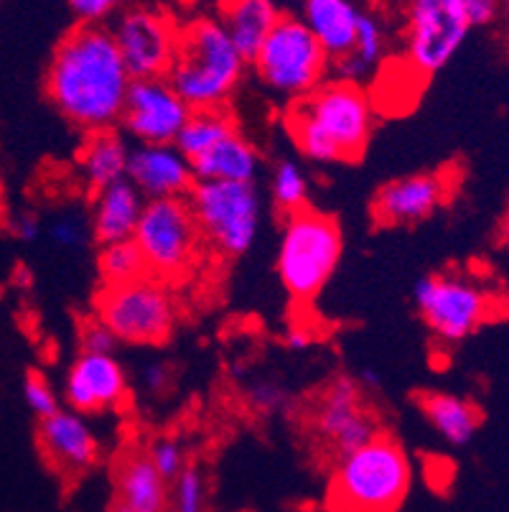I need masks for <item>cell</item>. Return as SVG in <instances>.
I'll return each mask as SVG.
<instances>
[{"label":"cell","mask_w":509,"mask_h":512,"mask_svg":"<svg viewBox=\"0 0 509 512\" xmlns=\"http://www.w3.org/2000/svg\"><path fill=\"white\" fill-rule=\"evenodd\" d=\"M133 77L110 26L79 23L51 54L46 97L54 110L84 136L118 128Z\"/></svg>","instance_id":"6da1fadb"},{"label":"cell","mask_w":509,"mask_h":512,"mask_svg":"<svg viewBox=\"0 0 509 512\" xmlns=\"http://www.w3.org/2000/svg\"><path fill=\"white\" fill-rule=\"evenodd\" d=\"M375 120V105L364 85L339 77L291 102L286 110L293 146L316 166L359 161L370 146Z\"/></svg>","instance_id":"7a4b0ae2"},{"label":"cell","mask_w":509,"mask_h":512,"mask_svg":"<svg viewBox=\"0 0 509 512\" xmlns=\"http://www.w3.org/2000/svg\"><path fill=\"white\" fill-rule=\"evenodd\" d=\"M413 487V462L395 436L377 434L359 449L336 456L326 487L334 512H398Z\"/></svg>","instance_id":"3957f363"},{"label":"cell","mask_w":509,"mask_h":512,"mask_svg":"<svg viewBox=\"0 0 509 512\" xmlns=\"http://www.w3.org/2000/svg\"><path fill=\"white\" fill-rule=\"evenodd\" d=\"M247 62L217 16H199L181 26L179 51L168 82L191 110L230 105L245 79Z\"/></svg>","instance_id":"277c9868"},{"label":"cell","mask_w":509,"mask_h":512,"mask_svg":"<svg viewBox=\"0 0 509 512\" xmlns=\"http://www.w3.org/2000/svg\"><path fill=\"white\" fill-rule=\"evenodd\" d=\"M499 21V0H410L403 59L415 77H433L464 49L474 29Z\"/></svg>","instance_id":"5b68a950"},{"label":"cell","mask_w":509,"mask_h":512,"mask_svg":"<svg viewBox=\"0 0 509 512\" xmlns=\"http://www.w3.org/2000/svg\"><path fill=\"white\" fill-rule=\"evenodd\" d=\"M344 237L339 222L319 209H301L283 217L275 273L296 304L314 301L342 260Z\"/></svg>","instance_id":"8992f818"},{"label":"cell","mask_w":509,"mask_h":512,"mask_svg":"<svg viewBox=\"0 0 509 512\" xmlns=\"http://www.w3.org/2000/svg\"><path fill=\"white\" fill-rule=\"evenodd\" d=\"M250 67L270 95L291 105L324 85L331 59L298 13H283Z\"/></svg>","instance_id":"52a82bcc"},{"label":"cell","mask_w":509,"mask_h":512,"mask_svg":"<svg viewBox=\"0 0 509 512\" xmlns=\"http://www.w3.org/2000/svg\"><path fill=\"white\" fill-rule=\"evenodd\" d=\"M202 240L219 258H245L263 230V194L258 184L196 181L189 197Z\"/></svg>","instance_id":"ba28073f"},{"label":"cell","mask_w":509,"mask_h":512,"mask_svg":"<svg viewBox=\"0 0 509 512\" xmlns=\"http://www.w3.org/2000/svg\"><path fill=\"white\" fill-rule=\"evenodd\" d=\"M95 316L105 321L120 344L161 347L174 334L179 304L166 281L146 276L123 286H102Z\"/></svg>","instance_id":"9c48e42d"},{"label":"cell","mask_w":509,"mask_h":512,"mask_svg":"<svg viewBox=\"0 0 509 512\" xmlns=\"http://www.w3.org/2000/svg\"><path fill=\"white\" fill-rule=\"evenodd\" d=\"M146 258L148 273L174 283L189 276L202 258V232L186 197L148 199L133 235Z\"/></svg>","instance_id":"30bf717a"},{"label":"cell","mask_w":509,"mask_h":512,"mask_svg":"<svg viewBox=\"0 0 509 512\" xmlns=\"http://www.w3.org/2000/svg\"><path fill=\"white\" fill-rule=\"evenodd\" d=\"M413 304L428 332L446 344H459L479 332L492 316L487 288L459 273H433L413 288Z\"/></svg>","instance_id":"8fae6325"},{"label":"cell","mask_w":509,"mask_h":512,"mask_svg":"<svg viewBox=\"0 0 509 512\" xmlns=\"http://www.w3.org/2000/svg\"><path fill=\"white\" fill-rule=\"evenodd\" d=\"M110 31L130 77H168L181 39V26L171 13L138 3L112 18Z\"/></svg>","instance_id":"7c38bea8"},{"label":"cell","mask_w":509,"mask_h":512,"mask_svg":"<svg viewBox=\"0 0 509 512\" xmlns=\"http://www.w3.org/2000/svg\"><path fill=\"white\" fill-rule=\"evenodd\" d=\"M308 423L316 441L334 451V456L349 454L380 434L377 416L364 406L362 388L347 375L331 380L316 398Z\"/></svg>","instance_id":"4fadbf2b"},{"label":"cell","mask_w":509,"mask_h":512,"mask_svg":"<svg viewBox=\"0 0 509 512\" xmlns=\"http://www.w3.org/2000/svg\"><path fill=\"white\" fill-rule=\"evenodd\" d=\"M189 115L191 107L174 90L168 77L133 79L118 128L135 143L161 146L176 143Z\"/></svg>","instance_id":"5bb4252c"},{"label":"cell","mask_w":509,"mask_h":512,"mask_svg":"<svg viewBox=\"0 0 509 512\" xmlns=\"http://www.w3.org/2000/svg\"><path fill=\"white\" fill-rule=\"evenodd\" d=\"M130 390L128 372L115 355L79 352L64 375L62 400L82 416L118 411Z\"/></svg>","instance_id":"9a60e30c"},{"label":"cell","mask_w":509,"mask_h":512,"mask_svg":"<svg viewBox=\"0 0 509 512\" xmlns=\"http://www.w3.org/2000/svg\"><path fill=\"white\" fill-rule=\"evenodd\" d=\"M451 194V176L418 171L387 181L372 199V220L380 227H413L443 207Z\"/></svg>","instance_id":"2e32d148"},{"label":"cell","mask_w":509,"mask_h":512,"mask_svg":"<svg viewBox=\"0 0 509 512\" xmlns=\"http://www.w3.org/2000/svg\"><path fill=\"white\" fill-rule=\"evenodd\" d=\"M39 446L49 467L67 477L90 472L102 454L100 436L87 416L64 406L39 421Z\"/></svg>","instance_id":"e0dca14e"},{"label":"cell","mask_w":509,"mask_h":512,"mask_svg":"<svg viewBox=\"0 0 509 512\" xmlns=\"http://www.w3.org/2000/svg\"><path fill=\"white\" fill-rule=\"evenodd\" d=\"M128 181L146 199L189 197L196 184L191 161L174 143H135L130 148Z\"/></svg>","instance_id":"ac0fdd59"},{"label":"cell","mask_w":509,"mask_h":512,"mask_svg":"<svg viewBox=\"0 0 509 512\" xmlns=\"http://www.w3.org/2000/svg\"><path fill=\"white\" fill-rule=\"evenodd\" d=\"M146 202L148 199L128 179H120L100 189V192H95L90 207L92 240L97 245L133 240L135 227H138L140 214L146 209Z\"/></svg>","instance_id":"d6986e66"},{"label":"cell","mask_w":509,"mask_h":512,"mask_svg":"<svg viewBox=\"0 0 509 512\" xmlns=\"http://www.w3.org/2000/svg\"><path fill=\"white\" fill-rule=\"evenodd\" d=\"M362 13L354 0H303L298 16L329 54L331 64H336L352 51Z\"/></svg>","instance_id":"ffe728a7"},{"label":"cell","mask_w":509,"mask_h":512,"mask_svg":"<svg viewBox=\"0 0 509 512\" xmlns=\"http://www.w3.org/2000/svg\"><path fill=\"white\" fill-rule=\"evenodd\" d=\"M130 143L120 128H105L87 133L79 146L77 164L82 174L84 186L92 194L115 184L120 179H128L130 164Z\"/></svg>","instance_id":"44dd1931"},{"label":"cell","mask_w":509,"mask_h":512,"mask_svg":"<svg viewBox=\"0 0 509 512\" xmlns=\"http://www.w3.org/2000/svg\"><path fill=\"white\" fill-rule=\"evenodd\" d=\"M280 16L283 11L278 0H219L217 3V21L247 62L258 54Z\"/></svg>","instance_id":"7402d4cb"},{"label":"cell","mask_w":509,"mask_h":512,"mask_svg":"<svg viewBox=\"0 0 509 512\" xmlns=\"http://www.w3.org/2000/svg\"><path fill=\"white\" fill-rule=\"evenodd\" d=\"M196 181H240L255 184L260 174V151L245 133H232L212 151L191 161Z\"/></svg>","instance_id":"603a6c76"},{"label":"cell","mask_w":509,"mask_h":512,"mask_svg":"<svg viewBox=\"0 0 509 512\" xmlns=\"http://www.w3.org/2000/svg\"><path fill=\"white\" fill-rule=\"evenodd\" d=\"M115 492V500L125 502L135 512H168V482L143 451H133L118 464Z\"/></svg>","instance_id":"cb8c5ba5"},{"label":"cell","mask_w":509,"mask_h":512,"mask_svg":"<svg viewBox=\"0 0 509 512\" xmlns=\"http://www.w3.org/2000/svg\"><path fill=\"white\" fill-rule=\"evenodd\" d=\"M420 413L451 446H466L482 426V411L469 398L454 393H426L420 398Z\"/></svg>","instance_id":"d4e9b609"},{"label":"cell","mask_w":509,"mask_h":512,"mask_svg":"<svg viewBox=\"0 0 509 512\" xmlns=\"http://www.w3.org/2000/svg\"><path fill=\"white\" fill-rule=\"evenodd\" d=\"M387 54V29L380 16L375 13H362V21H359L357 41H354L352 51L342 62H336V74L339 79H347V82H357L364 85V79H370L372 74L380 72L382 62H385Z\"/></svg>","instance_id":"484cf974"},{"label":"cell","mask_w":509,"mask_h":512,"mask_svg":"<svg viewBox=\"0 0 509 512\" xmlns=\"http://www.w3.org/2000/svg\"><path fill=\"white\" fill-rule=\"evenodd\" d=\"M237 120L230 113V107H217V110H191L189 120L181 128L174 146L184 153L189 161L212 151L219 141L237 133Z\"/></svg>","instance_id":"4316f807"},{"label":"cell","mask_w":509,"mask_h":512,"mask_svg":"<svg viewBox=\"0 0 509 512\" xmlns=\"http://www.w3.org/2000/svg\"><path fill=\"white\" fill-rule=\"evenodd\" d=\"M97 273H100L102 286H123L138 278L151 276L148 265L135 240H120L100 245L97 250Z\"/></svg>","instance_id":"83f0119b"},{"label":"cell","mask_w":509,"mask_h":512,"mask_svg":"<svg viewBox=\"0 0 509 512\" xmlns=\"http://www.w3.org/2000/svg\"><path fill=\"white\" fill-rule=\"evenodd\" d=\"M270 202L283 217L308 207V174L296 158H278L270 171Z\"/></svg>","instance_id":"f1b7e54d"},{"label":"cell","mask_w":509,"mask_h":512,"mask_svg":"<svg viewBox=\"0 0 509 512\" xmlns=\"http://www.w3.org/2000/svg\"><path fill=\"white\" fill-rule=\"evenodd\" d=\"M168 510L171 512H207V479L199 467H186L174 479Z\"/></svg>","instance_id":"f546056e"},{"label":"cell","mask_w":509,"mask_h":512,"mask_svg":"<svg viewBox=\"0 0 509 512\" xmlns=\"http://www.w3.org/2000/svg\"><path fill=\"white\" fill-rule=\"evenodd\" d=\"M90 237H92L90 217L84 220L82 214L77 212L56 214L54 220L49 222V240L54 242L59 250H67V253L87 248Z\"/></svg>","instance_id":"4dcf8cb0"},{"label":"cell","mask_w":509,"mask_h":512,"mask_svg":"<svg viewBox=\"0 0 509 512\" xmlns=\"http://www.w3.org/2000/svg\"><path fill=\"white\" fill-rule=\"evenodd\" d=\"M146 454L153 462V467L158 469V474H161L168 484L174 482V479L189 467V464H186L184 444H181L179 439H174V436H158V439H153Z\"/></svg>","instance_id":"1f68e13d"},{"label":"cell","mask_w":509,"mask_h":512,"mask_svg":"<svg viewBox=\"0 0 509 512\" xmlns=\"http://www.w3.org/2000/svg\"><path fill=\"white\" fill-rule=\"evenodd\" d=\"M23 403L41 421L62 408V395L56 393L54 385L41 372H28L23 380Z\"/></svg>","instance_id":"d6a6232c"},{"label":"cell","mask_w":509,"mask_h":512,"mask_svg":"<svg viewBox=\"0 0 509 512\" xmlns=\"http://www.w3.org/2000/svg\"><path fill=\"white\" fill-rule=\"evenodd\" d=\"M247 398H250L252 408H258V411L265 413V416L283 413L288 408V403H291V395H288V390L283 388L278 380H273V377L255 380V383L250 385V393H247Z\"/></svg>","instance_id":"836d02e7"},{"label":"cell","mask_w":509,"mask_h":512,"mask_svg":"<svg viewBox=\"0 0 509 512\" xmlns=\"http://www.w3.org/2000/svg\"><path fill=\"white\" fill-rule=\"evenodd\" d=\"M128 3L130 0H67L74 18L79 23H87V26H105L123 8H128Z\"/></svg>","instance_id":"e575fe53"},{"label":"cell","mask_w":509,"mask_h":512,"mask_svg":"<svg viewBox=\"0 0 509 512\" xmlns=\"http://www.w3.org/2000/svg\"><path fill=\"white\" fill-rule=\"evenodd\" d=\"M79 344H82V352H97V355H115L120 347L118 337L97 316H92V319H87L82 324V329H79Z\"/></svg>","instance_id":"d590c367"},{"label":"cell","mask_w":509,"mask_h":512,"mask_svg":"<svg viewBox=\"0 0 509 512\" xmlns=\"http://www.w3.org/2000/svg\"><path fill=\"white\" fill-rule=\"evenodd\" d=\"M138 380H140V388L146 390L148 395H161L171 388V380H174V375H171V367H168L166 362L156 360V362H148V365L140 367Z\"/></svg>","instance_id":"8d00e7d4"},{"label":"cell","mask_w":509,"mask_h":512,"mask_svg":"<svg viewBox=\"0 0 509 512\" xmlns=\"http://www.w3.org/2000/svg\"><path fill=\"white\" fill-rule=\"evenodd\" d=\"M13 235L18 237L21 242H36L41 235H44V222L36 212H18L11 222Z\"/></svg>","instance_id":"74e56055"},{"label":"cell","mask_w":509,"mask_h":512,"mask_svg":"<svg viewBox=\"0 0 509 512\" xmlns=\"http://www.w3.org/2000/svg\"><path fill=\"white\" fill-rule=\"evenodd\" d=\"M354 380H357V385L362 388V393H380L382 390V375L375 367H362Z\"/></svg>","instance_id":"f35d334b"},{"label":"cell","mask_w":509,"mask_h":512,"mask_svg":"<svg viewBox=\"0 0 509 512\" xmlns=\"http://www.w3.org/2000/svg\"><path fill=\"white\" fill-rule=\"evenodd\" d=\"M283 342H286V347L293 349V352H303V349L311 347L314 337H311V334H308L306 329L293 327V329H288L286 337H283Z\"/></svg>","instance_id":"ab89813d"},{"label":"cell","mask_w":509,"mask_h":512,"mask_svg":"<svg viewBox=\"0 0 509 512\" xmlns=\"http://www.w3.org/2000/svg\"><path fill=\"white\" fill-rule=\"evenodd\" d=\"M499 18H502L504 29H507L509 36V0H499Z\"/></svg>","instance_id":"60d3db41"},{"label":"cell","mask_w":509,"mask_h":512,"mask_svg":"<svg viewBox=\"0 0 509 512\" xmlns=\"http://www.w3.org/2000/svg\"><path fill=\"white\" fill-rule=\"evenodd\" d=\"M110 512H135V510H133V507L125 505V502L115 500V502H112V505H110Z\"/></svg>","instance_id":"b9f144b4"},{"label":"cell","mask_w":509,"mask_h":512,"mask_svg":"<svg viewBox=\"0 0 509 512\" xmlns=\"http://www.w3.org/2000/svg\"><path fill=\"white\" fill-rule=\"evenodd\" d=\"M176 3H189V0H176Z\"/></svg>","instance_id":"7bdbcfd3"}]
</instances>
